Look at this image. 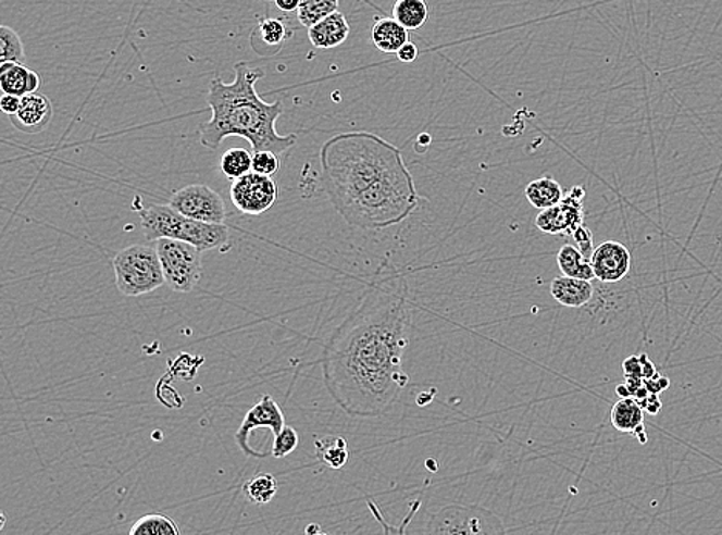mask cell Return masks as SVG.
Segmentation results:
<instances>
[{
	"label": "cell",
	"instance_id": "cell-1",
	"mask_svg": "<svg viewBox=\"0 0 722 535\" xmlns=\"http://www.w3.org/2000/svg\"><path fill=\"white\" fill-rule=\"evenodd\" d=\"M406 286L390 279L365 291L358 308L333 332L322 350L324 385L351 416L384 415L401 397L409 375L402 357L409 345Z\"/></svg>",
	"mask_w": 722,
	"mask_h": 535
},
{
	"label": "cell",
	"instance_id": "cell-2",
	"mask_svg": "<svg viewBox=\"0 0 722 535\" xmlns=\"http://www.w3.org/2000/svg\"><path fill=\"white\" fill-rule=\"evenodd\" d=\"M320 160L322 186L350 226H396L420 206L421 197L401 150L375 133L333 136L322 146Z\"/></svg>",
	"mask_w": 722,
	"mask_h": 535
},
{
	"label": "cell",
	"instance_id": "cell-3",
	"mask_svg": "<svg viewBox=\"0 0 722 535\" xmlns=\"http://www.w3.org/2000/svg\"><path fill=\"white\" fill-rule=\"evenodd\" d=\"M265 77L264 70L251 69L247 62L235 64V80L232 84L213 79L207 101L211 109L210 121L199 125L201 144L216 150L228 136L247 139L257 151H273L284 154L298 141V136H283L276 132V121L283 116V102L262 101L257 83Z\"/></svg>",
	"mask_w": 722,
	"mask_h": 535
},
{
	"label": "cell",
	"instance_id": "cell-4",
	"mask_svg": "<svg viewBox=\"0 0 722 535\" xmlns=\"http://www.w3.org/2000/svg\"><path fill=\"white\" fill-rule=\"evenodd\" d=\"M140 226L148 241L170 238L190 242L198 249L211 250L228 242L225 224L202 223L174 210L172 206L154 204L140 212Z\"/></svg>",
	"mask_w": 722,
	"mask_h": 535
},
{
	"label": "cell",
	"instance_id": "cell-5",
	"mask_svg": "<svg viewBox=\"0 0 722 535\" xmlns=\"http://www.w3.org/2000/svg\"><path fill=\"white\" fill-rule=\"evenodd\" d=\"M116 287L125 297H140L164 286L162 271L155 247L135 245L125 247L113 260Z\"/></svg>",
	"mask_w": 722,
	"mask_h": 535
},
{
	"label": "cell",
	"instance_id": "cell-6",
	"mask_svg": "<svg viewBox=\"0 0 722 535\" xmlns=\"http://www.w3.org/2000/svg\"><path fill=\"white\" fill-rule=\"evenodd\" d=\"M154 242L170 289L179 294L195 289L202 278V250L179 239L162 238Z\"/></svg>",
	"mask_w": 722,
	"mask_h": 535
},
{
	"label": "cell",
	"instance_id": "cell-7",
	"mask_svg": "<svg viewBox=\"0 0 722 535\" xmlns=\"http://www.w3.org/2000/svg\"><path fill=\"white\" fill-rule=\"evenodd\" d=\"M427 533L432 534H498L506 533L501 520L480 507L451 505L433 515Z\"/></svg>",
	"mask_w": 722,
	"mask_h": 535
},
{
	"label": "cell",
	"instance_id": "cell-8",
	"mask_svg": "<svg viewBox=\"0 0 722 535\" xmlns=\"http://www.w3.org/2000/svg\"><path fill=\"white\" fill-rule=\"evenodd\" d=\"M277 184L273 176L248 172L247 175L233 181L229 198L244 215L259 216L272 209L277 201Z\"/></svg>",
	"mask_w": 722,
	"mask_h": 535
},
{
	"label": "cell",
	"instance_id": "cell-9",
	"mask_svg": "<svg viewBox=\"0 0 722 535\" xmlns=\"http://www.w3.org/2000/svg\"><path fill=\"white\" fill-rule=\"evenodd\" d=\"M170 206L183 215L202 223L224 224L227 207L216 190L203 184L179 188L174 191Z\"/></svg>",
	"mask_w": 722,
	"mask_h": 535
},
{
	"label": "cell",
	"instance_id": "cell-10",
	"mask_svg": "<svg viewBox=\"0 0 722 535\" xmlns=\"http://www.w3.org/2000/svg\"><path fill=\"white\" fill-rule=\"evenodd\" d=\"M284 426L285 416L283 409L276 403L272 395H264L244 416V422L240 424L238 433L235 434V440L247 457L264 459L265 453L251 448L250 443H248L251 433L254 430H259V427H266L273 434V437H276L283 431Z\"/></svg>",
	"mask_w": 722,
	"mask_h": 535
},
{
	"label": "cell",
	"instance_id": "cell-11",
	"mask_svg": "<svg viewBox=\"0 0 722 535\" xmlns=\"http://www.w3.org/2000/svg\"><path fill=\"white\" fill-rule=\"evenodd\" d=\"M584 188L573 187L559 204L543 210L536 217V227L544 234L573 235L584 226Z\"/></svg>",
	"mask_w": 722,
	"mask_h": 535
},
{
	"label": "cell",
	"instance_id": "cell-12",
	"mask_svg": "<svg viewBox=\"0 0 722 535\" xmlns=\"http://www.w3.org/2000/svg\"><path fill=\"white\" fill-rule=\"evenodd\" d=\"M596 278L602 283H618L632 268V254L618 241H606L596 247L590 258Z\"/></svg>",
	"mask_w": 722,
	"mask_h": 535
},
{
	"label": "cell",
	"instance_id": "cell-13",
	"mask_svg": "<svg viewBox=\"0 0 722 535\" xmlns=\"http://www.w3.org/2000/svg\"><path fill=\"white\" fill-rule=\"evenodd\" d=\"M53 117V105L46 95L35 91L22 98L21 109L10 116L11 124L17 130L25 133H39L50 124Z\"/></svg>",
	"mask_w": 722,
	"mask_h": 535
},
{
	"label": "cell",
	"instance_id": "cell-14",
	"mask_svg": "<svg viewBox=\"0 0 722 535\" xmlns=\"http://www.w3.org/2000/svg\"><path fill=\"white\" fill-rule=\"evenodd\" d=\"M348 35H350V25H348L346 16L339 11H335L325 20L309 28L311 46L322 48V50L343 46Z\"/></svg>",
	"mask_w": 722,
	"mask_h": 535
},
{
	"label": "cell",
	"instance_id": "cell-15",
	"mask_svg": "<svg viewBox=\"0 0 722 535\" xmlns=\"http://www.w3.org/2000/svg\"><path fill=\"white\" fill-rule=\"evenodd\" d=\"M40 87V76L18 62H5L0 65V88L3 94L18 96L35 94Z\"/></svg>",
	"mask_w": 722,
	"mask_h": 535
},
{
	"label": "cell",
	"instance_id": "cell-16",
	"mask_svg": "<svg viewBox=\"0 0 722 535\" xmlns=\"http://www.w3.org/2000/svg\"><path fill=\"white\" fill-rule=\"evenodd\" d=\"M551 297L565 308H583L594 298L595 289L587 279L562 275L555 278L550 286Z\"/></svg>",
	"mask_w": 722,
	"mask_h": 535
},
{
	"label": "cell",
	"instance_id": "cell-17",
	"mask_svg": "<svg viewBox=\"0 0 722 535\" xmlns=\"http://www.w3.org/2000/svg\"><path fill=\"white\" fill-rule=\"evenodd\" d=\"M372 40L377 50L396 54L409 42V29L390 17H381L372 27Z\"/></svg>",
	"mask_w": 722,
	"mask_h": 535
},
{
	"label": "cell",
	"instance_id": "cell-18",
	"mask_svg": "<svg viewBox=\"0 0 722 535\" xmlns=\"http://www.w3.org/2000/svg\"><path fill=\"white\" fill-rule=\"evenodd\" d=\"M525 197L536 209L546 210L562 201L564 190H562L561 184L557 179L551 178V176H543V178L528 184L525 188Z\"/></svg>",
	"mask_w": 722,
	"mask_h": 535
},
{
	"label": "cell",
	"instance_id": "cell-19",
	"mask_svg": "<svg viewBox=\"0 0 722 535\" xmlns=\"http://www.w3.org/2000/svg\"><path fill=\"white\" fill-rule=\"evenodd\" d=\"M314 449H316V459L328 466L329 470H340L346 466L348 459H350V451H348L347 440L344 437H318L314 440Z\"/></svg>",
	"mask_w": 722,
	"mask_h": 535
},
{
	"label": "cell",
	"instance_id": "cell-20",
	"mask_svg": "<svg viewBox=\"0 0 722 535\" xmlns=\"http://www.w3.org/2000/svg\"><path fill=\"white\" fill-rule=\"evenodd\" d=\"M610 420L614 430L624 434H633L644 423V409L633 397L620 398L612 408Z\"/></svg>",
	"mask_w": 722,
	"mask_h": 535
},
{
	"label": "cell",
	"instance_id": "cell-21",
	"mask_svg": "<svg viewBox=\"0 0 722 535\" xmlns=\"http://www.w3.org/2000/svg\"><path fill=\"white\" fill-rule=\"evenodd\" d=\"M557 261L562 275L575 276V278L587 279V282L596 278L592 261L585 258L575 246H562L558 252Z\"/></svg>",
	"mask_w": 722,
	"mask_h": 535
},
{
	"label": "cell",
	"instance_id": "cell-22",
	"mask_svg": "<svg viewBox=\"0 0 722 535\" xmlns=\"http://www.w3.org/2000/svg\"><path fill=\"white\" fill-rule=\"evenodd\" d=\"M254 35L259 36L261 39L262 47L259 48V53L266 51V53L275 54L277 51L283 48L284 43L287 42V39L291 36V29L283 20H262L259 22L257 29H254Z\"/></svg>",
	"mask_w": 722,
	"mask_h": 535
},
{
	"label": "cell",
	"instance_id": "cell-23",
	"mask_svg": "<svg viewBox=\"0 0 722 535\" xmlns=\"http://www.w3.org/2000/svg\"><path fill=\"white\" fill-rule=\"evenodd\" d=\"M394 17L407 29H420L428 20V5L425 0H396Z\"/></svg>",
	"mask_w": 722,
	"mask_h": 535
},
{
	"label": "cell",
	"instance_id": "cell-24",
	"mask_svg": "<svg viewBox=\"0 0 722 535\" xmlns=\"http://www.w3.org/2000/svg\"><path fill=\"white\" fill-rule=\"evenodd\" d=\"M180 530L172 517L148 514L140 517L129 527V535H179Z\"/></svg>",
	"mask_w": 722,
	"mask_h": 535
},
{
	"label": "cell",
	"instance_id": "cell-25",
	"mask_svg": "<svg viewBox=\"0 0 722 535\" xmlns=\"http://www.w3.org/2000/svg\"><path fill=\"white\" fill-rule=\"evenodd\" d=\"M277 480L272 474H258L244 485V494L253 505H266L277 494Z\"/></svg>",
	"mask_w": 722,
	"mask_h": 535
},
{
	"label": "cell",
	"instance_id": "cell-26",
	"mask_svg": "<svg viewBox=\"0 0 722 535\" xmlns=\"http://www.w3.org/2000/svg\"><path fill=\"white\" fill-rule=\"evenodd\" d=\"M338 7L339 0H301L298 7V20L303 27L310 28L338 11Z\"/></svg>",
	"mask_w": 722,
	"mask_h": 535
},
{
	"label": "cell",
	"instance_id": "cell-27",
	"mask_svg": "<svg viewBox=\"0 0 722 535\" xmlns=\"http://www.w3.org/2000/svg\"><path fill=\"white\" fill-rule=\"evenodd\" d=\"M221 170L229 181L240 178L253 170V154L246 149H229L222 154Z\"/></svg>",
	"mask_w": 722,
	"mask_h": 535
},
{
	"label": "cell",
	"instance_id": "cell-28",
	"mask_svg": "<svg viewBox=\"0 0 722 535\" xmlns=\"http://www.w3.org/2000/svg\"><path fill=\"white\" fill-rule=\"evenodd\" d=\"M18 62L25 64V50L21 36L13 28L2 25L0 27V64Z\"/></svg>",
	"mask_w": 722,
	"mask_h": 535
},
{
	"label": "cell",
	"instance_id": "cell-29",
	"mask_svg": "<svg viewBox=\"0 0 722 535\" xmlns=\"http://www.w3.org/2000/svg\"><path fill=\"white\" fill-rule=\"evenodd\" d=\"M298 433H296L291 426L285 424L283 431L273 438L272 456L275 457V459H284V457L290 456L291 452H295L296 449H298Z\"/></svg>",
	"mask_w": 722,
	"mask_h": 535
},
{
	"label": "cell",
	"instance_id": "cell-30",
	"mask_svg": "<svg viewBox=\"0 0 722 535\" xmlns=\"http://www.w3.org/2000/svg\"><path fill=\"white\" fill-rule=\"evenodd\" d=\"M281 167L279 154L273 151H257L253 154V172L265 176H275Z\"/></svg>",
	"mask_w": 722,
	"mask_h": 535
},
{
	"label": "cell",
	"instance_id": "cell-31",
	"mask_svg": "<svg viewBox=\"0 0 722 535\" xmlns=\"http://www.w3.org/2000/svg\"><path fill=\"white\" fill-rule=\"evenodd\" d=\"M573 238H575L577 249L583 252L585 258H588L590 260L592 254H594V235H592V232L588 231L587 227L581 226L577 228L575 234L572 235Z\"/></svg>",
	"mask_w": 722,
	"mask_h": 535
},
{
	"label": "cell",
	"instance_id": "cell-32",
	"mask_svg": "<svg viewBox=\"0 0 722 535\" xmlns=\"http://www.w3.org/2000/svg\"><path fill=\"white\" fill-rule=\"evenodd\" d=\"M21 102L22 98H18V96L3 94L2 98H0V110H2L7 116H13V114H16L18 109H21Z\"/></svg>",
	"mask_w": 722,
	"mask_h": 535
},
{
	"label": "cell",
	"instance_id": "cell-33",
	"mask_svg": "<svg viewBox=\"0 0 722 535\" xmlns=\"http://www.w3.org/2000/svg\"><path fill=\"white\" fill-rule=\"evenodd\" d=\"M622 369H624L625 378H644L639 357H628L622 363Z\"/></svg>",
	"mask_w": 722,
	"mask_h": 535
},
{
	"label": "cell",
	"instance_id": "cell-34",
	"mask_svg": "<svg viewBox=\"0 0 722 535\" xmlns=\"http://www.w3.org/2000/svg\"><path fill=\"white\" fill-rule=\"evenodd\" d=\"M396 54H398L399 61L410 64V62H413L418 58L420 50H418V47L413 42H407Z\"/></svg>",
	"mask_w": 722,
	"mask_h": 535
},
{
	"label": "cell",
	"instance_id": "cell-35",
	"mask_svg": "<svg viewBox=\"0 0 722 535\" xmlns=\"http://www.w3.org/2000/svg\"><path fill=\"white\" fill-rule=\"evenodd\" d=\"M640 364H643V376L644 380H650L653 378V376L658 375L657 368H655V364L651 363L649 360V357L644 353V356L639 357Z\"/></svg>",
	"mask_w": 722,
	"mask_h": 535
},
{
	"label": "cell",
	"instance_id": "cell-36",
	"mask_svg": "<svg viewBox=\"0 0 722 535\" xmlns=\"http://www.w3.org/2000/svg\"><path fill=\"white\" fill-rule=\"evenodd\" d=\"M662 405L661 401L658 400V394H650L649 395V400H647V408L646 411L650 413V415H657L659 411H661Z\"/></svg>",
	"mask_w": 722,
	"mask_h": 535
},
{
	"label": "cell",
	"instance_id": "cell-37",
	"mask_svg": "<svg viewBox=\"0 0 722 535\" xmlns=\"http://www.w3.org/2000/svg\"><path fill=\"white\" fill-rule=\"evenodd\" d=\"M275 2L277 9L285 11V13H291V11H298L301 0H275Z\"/></svg>",
	"mask_w": 722,
	"mask_h": 535
},
{
	"label": "cell",
	"instance_id": "cell-38",
	"mask_svg": "<svg viewBox=\"0 0 722 535\" xmlns=\"http://www.w3.org/2000/svg\"><path fill=\"white\" fill-rule=\"evenodd\" d=\"M617 394H618V397H620V398L633 397V395L631 393V389H628L627 385L618 386L617 387Z\"/></svg>",
	"mask_w": 722,
	"mask_h": 535
},
{
	"label": "cell",
	"instance_id": "cell-39",
	"mask_svg": "<svg viewBox=\"0 0 722 535\" xmlns=\"http://www.w3.org/2000/svg\"><path fill=\"white\" fill-rule=\"evenodd\" d=\"M306 531H307V533H309V534H310V533H314V531H316V533H321V530H320V527H318V526H309V527H307Z\"/></svg>",
	"mask_w": 722,
	"mask_h": 535
}]
</instances>
